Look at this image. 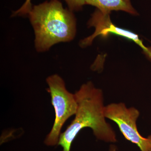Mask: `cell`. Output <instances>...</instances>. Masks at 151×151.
Listing matches in <instances>:
<instances>
[{"mask_svg":"<svg viewBox=\"0 0 151 151\" xmlns=\"http://www.w3.org/2000/svg\"><path fill=\"white\" fill-rule=\"evenodd\" d=\"M77 109L75 118L60 136L58 145L62 151H70L71 145L78 133L84 128L92 129L100 140L116 143L117 138L111 125L105 121L102 90L96 88L91 81L82 84L75 93Z\"/></svg>","mask_w":151,"mask_h":151,"instance_id":"1","label":"cell"},{"mask_svg":"<svg viewBox=\"0 0 151 151\" xmlns=\"http://www.w3.org/2000/svg\"><path fill=\"white\" fill-rule=\"evenodd\" d=\"M108 151H117V147L114 145H111Z\"/></svg>","mask_w":151,"mask_h":151,"instance_id":"9","label":"cell"},{"mask_svg":"<svg viewBox=\"0 0 151 151\" xmlns=\"http://www.w3.org/2000/svg\"><path fill=\"white\" fill-rule=\"evenodd\" d=\"M105 118L118 125L124 137L137 145L141 151H150L147 138L143 137L137 127L140 113L134 107L128 108L124 103H111L104 107Z\"/></svg>","mask_w":151,"mask_h":151,"instance_id":"4","label":"cell"},{"mask_svg":"<svg viewBox=\"0 0 151 151\" xmlns=\"http://www.w3.org/2000/svg\"><path fill=\"white\" fill-rule=\"evenodd\" d=\"M147 139L148 140L149 146H150V151H151V135L148 136Z\"/></svg>","mask_w":151,"mask_h":151,"instance_id":"10","label":"cell"},{"mask_svg":"<svg viewBox=\"0 0 151 151\" xmlns=\"http://www.w3.org/2000/svg\"><path fill=\"white\" fill-rule=\"evenodd\" d=\"M89 27L95 29L92 35L85 38L80 42L81 47H85L92 44L95 38L98 36L106 38L111 34L116 35L134 42L139 45L146 56L151 60V47L145 46L137 35L128 30L116 26L111 21L110 14L104 13L96 9L87 23Z\"/></svg>","mask_w":151,"mask_h":151,"instance_id":"5","label":"cell"},{"mask_svg":"<svg viewBox=\"0 0 151 151\" xmlns=\"http://www.w3.org/2000/svg\"><path fill=\"white\" fill-rule=\"evenodd\" d=\"M86 4L96 7L104 13L110 14L113 11H122L131 14H137L130 0H86Z\"/></svg>","mask_w":151,"mask_h":151,"instance_id":"6","label":"cell"},{"mask_svg":"<svg viewBox=\"0 0 151 151\" xmlns=\"http://www.w3.org/2000/svg\"><path fill=\"white\" fill-rule=\"evenodd\" d=\"M47 91L51 96L52 105L55 113L54 124L46 136L44 143L47 146L58 145L61 129L68 119L75 115L77 103L74 94L66 89L65 81L57 74L50 76L46 78Z\"/></svg>","mask_w":151,"mask_h":151,"instance_id":"3","label":"cell"},{"mask_svg":"<svg viewBox=\"0 0 151 151\" xmlns=\"http://www.w3.org/2000/svg\"><path fill=\"white\" fill-rule=\"evenodd\" d=\"M70 11H78L82 9L86 4V0H64Z\"/></svg>","mask_w":151,"mask_h":151,"instance_id":"8","label":"cell"},{"mask_svg":"<svg viewBox=\"0 0 151 151\" xmlns=\"http://www.w3.org/2000/svg\"><path fill=\"white\" fill-rule=\"evenodd\" d=\"M27 16L34 32L35 47L38 52L48 51L57 44L69 42L75 37V16L59 0L33 6Z\"/></svg>","mask_w":151,"mask_h":151,"instance_id":"2","label":"cell"},{"mask_svg":"<svg viewBox=\"0 0 151 151\" xmlns=\"http://www.w3.org/2000/svg\"><path fill=\"white\" fill-rule=\"evenodd\" d=\"M32 6L31 4V0H26L23 4L19 9L13 13L12 16H27L29 13L32 8Z\"/></svg>","mask_w":151,"mask_h":151,"instance_id":"7","label":"cell"}]
</instances>
